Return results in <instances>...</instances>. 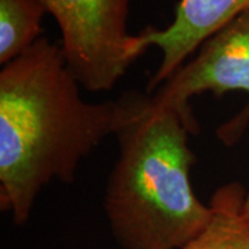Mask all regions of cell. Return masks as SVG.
I'll list each match as a JSON object with an SVG mask.
<instances>
[{"label":"cell","mask_w":249,"mask_h":249,"mask_svg":"<svg viewBox=\"0 0 249 249\" xmlns=\"http://www.w3.org/2000/svg\"><path fill=\"white\" fill-rule=\"evenodd\" d=\"M60 43L42 36L0 71V209L28 222L40 191L72 183L80 162L130 111L129 94L89 103Z\"/></svg>","instance_id":"1"},{"label":"cell","mask_w":249,"mask_h":249,"mask_svg":"<svg viewBox=\"0 0 249 249\" xmlns=\"http://www.w3.org/2000/svg\"><path fill=\"white\" fill-rule=\"evenodd\" d=\"M130 111L115 134L119 155L104 193V212L122 249H181L211 220L190 175L196 154L183 115L129 93Z\"/></svg>","instance_id":"2"},{"label":"cell","mask_w":249,"mask_h":249,"mask_svg":"<svg viewBox=\"0 0 249 249\" xmlns=\"http://www.w3.org/2000/svg\"><path fill=\"white\" fill-rule=\"evenodd\" d=\"M55 19L68 67L91 93L111 90L140 55L129 34L130 0H42Z\"/></svg>","instance_id":"3"},{"label":"cell","mask_w":249,"mask_h":249,"mask_svg":"<svg viewBox=\"0 0 249 249\" xmlns=\"http://www.w3.org/2000/svg\"><path fill=\"white\" fill-rule=\"evenodd\" d=\"M230 91H244L249 97V10L211 36L169 79L147 94L154 108L180 112L193 130L199 127L190 100L202 93L216 97ZM249 124V101L242 111L223 124L217 137L231 145Z\"/></svg>","instance_id":"4"},{"label":"cell","mask_w":249,"mask_h":249,"mask_svg":"<svg viewBox=\"0 0 249 249\" xmlns=\"http://www.w3.org/2000/svg\"><path fill=\"white\" fill-rule=\"evenodd\" d=\"M249 10V0H180L168 27L145 28L137 34L144 53L157 47L160 60L148 82L151 93L187 62L211 36Z\"/></svg>","instance_id":"5"},{"label":"cell","mask_w":249,"mask_h":249,"mask_svg":"<svg viewBox=\"0 0 249 249\" xmlns=\"http://www.w3.org/2000/svg\"><path fill=\"white\" fill-rule=\"evenodd\" d=\"M248 190L238 181L217 187L211 198V220L181 249H249V224L244 214Z\"/></svg>","instance_id":"6"},{"label":"cell","mask_w":249,"mask_h":249,"mask_svg":"<svg viewBox=\"0 0 249 249\" xmlns=\"http://www.w3.org/2000/svg\"><path fill=\"white\" fill-rule=\"evenodd\" d=\"M47 9L42 0H0V64L25 53L42 37Z\"/></svg>","instance_id":"7"},{"label":"cell","mask_w":249,"mask_h":249,"mask_svg":"<svg viewBox=\"0 0 249 249\" xmlns=\"http://www.w3.org/2000/svg\"><path fill=\"white\" fill-rule=\"evenodd\" d=\"M244 214H245V219L249 224V190L247 193V198H245V205H244Z\"/></svg>","instance_id":"8"}]
</instances>
